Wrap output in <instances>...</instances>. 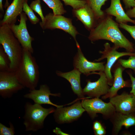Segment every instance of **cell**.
<instances>
[{
    "mask_svg": "<svg viewBox=\"0 0 135 135\" xmlns=\"http://www.w3.org/2000/svg\"><path fill=\"white\" fill-rule=\"evenodd\" d=\"M0 44L10 60V71L15 72L21 60L23 48L8 25L0 26Z\"/></svg>",
    "mask_w": 135,
    "mask_h": 135,
    "instance_id": "3957f363",
    "label": "cell"
},
{
    "mask_svg": "<svg viewBox=\"0 0 135 135\" xmlns=\"http://www.w3.org/2000/svg\"><path fill=\"white\" fill-rule=\"evenodd\" d=\"M98 74L100 77L94 82H91L90 80H86L87 84L82 89L83 94L90 98H99L101 96L106 95L110 88L104 72L100 71L98 72H93L91 73V74Z\"/></svg>",
    "mask_w": 135,
    "mask_h": 135,
    "instance_id": "8fae6325",
    "label": "cell"
},
{
    "mask_svg": "<svg viewBox=\"0 0 135 135\" xmlns=\"http://www.w3.org/2000/svg\"><path fill=\"white\" fill-rule=\"evenodd\" d=\"M10 61L2 46H0V71H10Z\"/></svg>",
    "mask_w": 135,
    "mask_h": 135,
    "instance_id": "603a6c76",
    "label": "cell"
},
{
    "mask_svg": "<svg viewBox=\"0 0 135 135\" xmlns=\"http://www.w3.org/2000/svg\"><path fill=\"white\" fill-rule=\"evenodd\" d=\"M2 0H0V12L4 13V11L3 8V6L2 4Z\"/></svg>",
    "mask_w": 135,
    "mask_h": 135,
    "instance_id": "d590c367",
    "label": "cell"
},
{
    "mask_svg": "<svg viewBox=\"0 0 135 135\" xmlns=\"http://www.w3.org/2000/svg\"><path fill=\"white\" fill-rule=\"evenodd\" d=\"M94 132L96 135H104L106 133V130L104 126L99 130H94Z\"/></svg>",
    "mask_w": 135,
    "mask_h": 135,
    "instance_id": "836d02e7",
    "label": "cell"
},
{
    "mask_svg": "<svg viewBox=\"0 0 135 135\" xmlns=\"http://www.w3.org/2000/svg\"><path fill=\"white\" fill-rule=\"evenodd\" d=\"M53 132L57 135H69L67 134L64 133L58 127H56L53 130Z\"/></svg>",
    "mask_w": 135,
    "mask_h": 135,
    "instance_id": "e575fe53",
    "label": "cell"
},
{
    "mask_svg": "<svg viewBox=\"0 0 135 135\" xmlns=\"http://www.w3.org/2000/svg\"><path fill=\"white\" fill-rule=\"evenodd\" d=\"M118 62L124 69H131L135 73V56H130L127 60L120 59Z\"/></svg>",
    "mask_w": 135,
    "mask_h": 135,
    "instance_id": "d4e9b609",
    "label": "cell"
},
{
    "mask_svg": "<svg viewBox=\"0 0 135 135\" xmlns=\"http://www.w3.org/2000/svg\"><path fill=\"white\" fill-rule=\"evenodd\" d=\"M85 111L81 102L78 100L70 106L56 108L53 116L58 124L70 123L77 120Z\"/></svg>",
    "mask_w": 135,
    "mask_h": 135,
    "instance_id": "9c48e42d",
    "label": "cell"
},
{
    "mask_svg": "<svg viewBox=\"0 0 135 135\" xmlns=\"http://www.w3.org/2000/svg\"><path fill=\"white\" fill-rule=\"evenodd\" d=\"M110 102L115 111L125 114L134 113L135 111V96L132 94L124 92L110 98Z\"/></svg>",
    "mask_w": 135,
    "mask_h": 135,
    "instance_id": "4fadbf2b",
    "label": "cell"
},
{
    "mask_svg": "<svg viewBox=\"0 0 135 135\" xmlns=\"http://www.w3.org/2000/svg\"><path fill=\"white\" fill-rule=\"evenodd\" d=\"M45 17V20L43 23H39L43 30H62L72 36L75 40L77 48L80 46L76 39V36L79 34L76 28L72 24V19L62 15H54L49 13Z\"/></svg>",
    "mask_w": 135,
    "mask_h": 135,
    "instance_id": "5b68a950",
    "label": "cell"
},
{
    "mask_svg": "<svg viewBox=\"0 0 135 135\" xmlns=\"http://www.w3.org/2000/svg\"><path fill=\"white\" fill-rule=\"evenodd\" d=\"M119 27V24L113 20L112 16L106 14L98 20L96 26L90 32L88 38L92 42L107 40L113 43L118 49L123 48L126 52H134L133 44L124 36Z\"/></svg>",
    "mask_w": 135,
    "mask_h": 135,
    "instance_id": "6da1fadb",
    "label": "cell"
},
{
    "mask_svg": "<svg viewBox=\"0 0 135 135\" xmlns=\"http://www.w3.org/2000/svg\"><path fill=\"white\" fill-rule=\"evenodd\" d=\"M28 1L24 3L22 10L28 16L30 22L32 24H35L38 23L39 19L36 16L33 12V10L28 6L27 3Z\"/></svg>",
    "mask_w": 135,
    "mask_h": 135,
    "instance_id": "cb8c5ba5",
    "label": "cell"
},
{
    "mask_svg": "<svg viewBox=\"0 0 135 135\" xmlns=\"http://www.w3.org/2000/svg\"><path fill=\"white\" fill-rule=\"evenodd\" d=\"M81 104L86 111L92 119L100 113L106 118H110L116 112L115 108L110 102L106 103L99 98L82 100Z\"/></svg>",
    "mask_w": 135,
    "mask_h": 135,
    "instance_id": "52a82bcc",
    "label": "cell"
},
{
    "mask_svg": "<svg viewBox=\"0 0 135 135\" xmlns=\"http://www.w3.org/2000/svg\"><path fill=\"white\" fill-rule=\"evenodd\" d=\"M20 16V20L18 25L13 24L9 25L22 48L28 50L33 54L34 51L32 44L34 39L30 36L28 30L26 23L28 20L26 15L22 12Z\"/></svg>",
    "mask_w": 135,
    "mask_h": 135,
    "instance_id": "30bf717a",
    "label": "cell"
},
{
    "mask_svg": "<svg viewBox=\"0 0 135 135\" xmlns=\"http://www.w3.org/2000/svg\"><path fill=\"white\" fill-rule=\"evenodd\" d=\"M110 6L104 11L105 14L116 17V22L119 24H127L131 22L135 25V20H132L126 14L121 4L120 0H110Z\"/></svg>",
    "mask_w": 135,
    "mask_h": 135,
    "instance_id": "ffe728a7",
    "label": "cell"
},
{
    "mask_svg": "<svg viewBox=\"0 0 135 135\" xmlns=\"http://www.w3.org/2000/svg\"><path fill=\"white\" fill-rule=\"evenodd\" d=\"M28 0H13L7 8L3 18L0 21V26L15 24L18 16L23 12L24 4Z\"/></svg>",
    "mask_w": 135,
    "mask_h": 135,
    "instance_id": "d6986e66",
    "label": "cell"
},
{
    "mask_svg": "<svg viewBox=\"0 0 135 135\" xmlns=\"http://www.w3.org/2000/svg\"><path fill=\"white\" fill-rule=\"evenodd\" d=\"M103 127L101 123L98 121H96L93 123V128L94 130L100 129Z\"/></svg>",
    "mask_w": 135,
    "mask_h": 135,
    "instance_id": "d6a6232c",
    "label": "cell"
},
{
    "mask_svg": "<svg viewBox=\"0 0 135 135\" xmlns=\"http://www.w3.org/2000/svg\"><path fill=\"white\" fill-rule=\"evenodd\" d=\"M10 127H6L0 123V135H14L15 134V128L13 124L10 122L9 123Z\"/></svg>",
    "mask_w": 135,
    "mask_h": 135,
    "instance_id": "83f0119b",
    "label": "cell"
},
{
    "mask_svg": "<svg viewBox=\"0 0 135 135\" xmlns=\"http://www.w3.org/2000/svg\"><path fill=\"white\" fill-rule=\"evenodd\" d=\"M24 114L23 124L26 132H35L44 127V121L49 114L54 113L55 109L53 107H43L40 104H32L27 102L24 106Z\"/></svg>",
    "mask_w": 135,
    "mask_h": 135,
    "instance_id": "277c9868",
    "label": "cell"
},
{
    "mask_svg": "<svg viewBox=\"0 0 135 135\" xmlns=\"http://www.w3.org/2000/svg\"><path fill=\"white\" fill-rule=\"evenodd\" d=\"M104 48L103 51L100 50L99 53L102 54L100 58L94 60V62H99L102 60L106 58L107 62L105 66L104 71L107 79L108 84L112 86L113 82V78L111 73V68L113 65L120 58L125 56H135V53L127 52H119L118 49L114 45L111 47L110 44L108 42L104 44Z\"/></svg>",
    "mask_w": 135,
    "mask_h": 135,
    "instance_id": "8992f818",
    "label": "cell"
},
{
    "mask_svg": "<svg viewBox=\"0 0 135 135\" xmlns=\"http://www.w3.org/2000/svg\"><path fill=\"white\" fill-rule=\"evenodd\" d=\"M30 6L31 8L37 13L40 17L42 21L40 23H43L45 21V17L43 14L40 0H34L31 3Z\"/></svg>",
    "mask_w": 135,
    "mask_h": 135,
    "instance_id": "484cf974",
    "label": "cell"
},
{
    "mask_svg": "<svg viewBox=\"0 0 135 135\" xmlns=\"http://www.w3.org/2000/svg\"><path fill=\"white\" fill-rule=\"evenodd\" d=\"M113 124L112 133L117 135L124 126L126 128L135 125V115L134 113L125 114L116 112L110 118Z\"/></svg>",
    "mask_w": 135,
    "mask_h": 135,
    "instance_id": "e0dca14e",
    "label": "cell"
},
{
    "mask_svg": "<svg viewBox=\"0 0 135 135\" xmlns=\"http://www.w3.org/2000/svg\"></svg>",
    "mask_w": 135,
    "mask_h": 135,
    "instance_id": "74e56055",
    "label": "cell"
},
{
    "mask_svg": "<svg viewBox=\"0 0 135 135\" xmlns=\"http://www.w3.org/2000/svg\"><path fill=\"white\" fill-rule=\"evenodd\" d=\"M52 10L54 15H62L66 12L60 0H42Z\"/></svg>",
    "mask_w": 135,
    "mask_h": 135,
    "instance_id": "7402d4cb",
    "label": "cell"
},
{
    "mask_svg": "<svg viewBox=\"0 0 135 135\" xmlns=\"http://www.w3.org/2000/svg\"><path fill=\"white\" fill-rule=\"evenodd\" d=\"M66 6H70L73 9L79 8L84 6L86 2L85 0H62Z\"/></svg>",
    "mask_w": 135,
    "mask_h": 135,
    "instance_id": "4316f807",
    "label": "cell"
},
{
    "mask_svg": "<svg viewBox=\"0 0 135 135\" xmlns=\"http://www.w3.org/2000/svg\"><path fill=\"white\" fill-rule=\"evenodd\" d=\"M126 10L135 6V0H122Z\"/></svg>",
    "mask_w": 135,
    "mask_h": 135,
    "instance_id": "4dcf8cb0",
    "label": "cell"
},
{
    "mask_svg": "<svg viewBox=\"0 0 135 135\" xmlns=\"http://www.w3.org/2000/svg\"><path fill=\"white\" fill-rule=\"evenodd\" d=\"M9 4L8 2V0H6L4 6V7L6 8H7L9 5Z\"/></svg>",
    "mask_w": 135,
    "mask_h": 135,
    "instance_id": "8d00e7d4",
    "label": "cell"
},
{
    "mask_svg": "<svg viewBox=\"0 0 135 135\" xmlns=\"http://www.w3.org/2000/svg\"><path fill=\"white\" fill-rule=\"evenodd\" d=\"M119 27L128 32L135 40V25L130 26L125 24H119Z\"/></svg>",
    "mask_w": 135,
    "mask_h": 135,
    "instance_id": "f1b7e54d",
    "label": "cell"
},
{
    "mask_svg": "<svg viewBox=\"0 0 135 135\" xmlns=\"http://www.w3.org/2000/svg\"><path fill=\"white\" fill-rule=\"evenodd\" d=\"M56 73L58 76L64 78L69 82L73 92L77 96L79 99L85 98L80 85V76L82 73L80 72L74 68L72 70L67 72L57 70Z\"/></svg>",
    "mask_w": 135,
    "mask_h": 135,
    "instance_id": "ac0fdd59",
    "label": "cell"
},
{
    "mask_svg": "<svg viewBox=\"0 0 135 135\" xmlns=\"http://www.w3.org/2000/svg\"><path fill=\"white\" fill-rule=\"evenodd\" d=\"M29 92L24 96L26 98L32 100L34 103L40 105L48 104L54 106L56 108L63 107V106L58 105L52 102L50 99V96H59L60 94H52L50 92L49 87L46 84L40 86L38 89H36L29 90Z\"/></svg>",
    "mask_w": 135,
    "mask_h": 135,
    "instance_id": "5bb4252c",
    "label": "cell"
},
{
    "mask_svg": "<svg viewBox=\"0 0 135 135\" xmlns=\"http://www.w3.org/2000/svg\"><path fill=\"white\" fill-rule=\"evenodd\" d=\"M127 72L130 78L131 82V87L132 89L130 93L135 96V78L133 76L132 73L130 71H127Z\"/></svg>",
    "mask_w": 135,
    "mask_h": 135,
    "instance_id": "f546056e",
    "label": "cell"
},
{
    "mask_svg": "<svg viewBox=\"0 0 135 135\" xmlns=\"http://www.w3.org/2000/svg\"><path fill=\"white\" fill-rule=\"evenodd\" d=\"M32 54L28 50L23 49L21 60L15 72L20 83L29 90L36 89L40 78L39 66Z\"/></svg>",
    "mask_w": 135,
    "mask_h": 135,
    "instance_id": "7a4b0ae2",
    "label": "cell"
},
{
    "mask_svg": "<svg viewBox=\"0 0 135 135\" xmlns=\"http://www.w3.org/2000/svg\"><path fill=\"white\" fill-rule=\"evenodd\" d=\"M24 88L18 80L15 72L0 71V95L3 98H10Z\"/></svg>",
    "mask_w": 135,
    "mask_h": 135,
    "instance_id": "ba28073f",
    "label": "cell"
},
{
    "mask_svg": "<svg viewBox=\"0 0 135 135\" xmlns=\"http://www.w3.org/2000/svg\"><path fill=\"white\" fill-rule=\"evenodd\" d=\"M85 0L94 12L98 20L105 16L106 14L104 11L101 10V8L107 0Z\"/></svg>",
    "mask_w": 135,
    "mask_h": 135,
    "instance_id": "44dd1931",
    "label": "cell"
},
{
    "mask_svg": "<svg viewBox=\"0 0 135 135\" xmlns=\"http://www.w3.org/2000/svg\"><path fill=\"white\" fill-rule=\"evenodd\" d=\"M114 68L113 71L114 78L112 84L108 93L102 96L103 99L110 98L116 95L118 90L122 88L131 86V84L129 80H124L123 79L122 73L125 69L118 62Z\"/></svg>",
    "mask_w": 135,
    "mask_h": 135,
    "instance_id": "2e32d148",
    "label": "cell"
},
{
    "mask_svg": "<svg viewBox=\"0 0 135 135\" xmlns=\"http://www.w3.org/2000/svg\"><path fill=\"white\" fill-rule=\"evenodd\" d=\"M77 52L74 56L73 64L74 68L86 76L96 71L104 72L105 62H94L88 61L84 56L80 47L77 48Z\"/></svg>",
    "mask_w": 135,
    "mask_h": 135,
    "instance_id": "7c38bea8",
    "label": "cell"
},
{
    "mask_svg": "<svg viewBox=\"0 0 135 135\" xmlns=\"http://www.w3.org/2000/svg\"><path fill=\"white\" fill-rule=\"evenodd\" d=\"M72 13L73 16L80 21L90 32L97 24L98 20L92 9L87 3L82 7L73 9Z\"/></svg>",
    "mask_w": 135,
    "mask_h": 135,
    "instance_id": "9a60e30c",
    "label": "cell"
},
{
    "mask_svg": "<svg viewBox=\"0 0 135 135\" xmlns=\"http://www.w3.org/2000/svg\"><path fill=\"white\" fill-rule=\"evenodd\" d=\"M126 12L130 18H135V6L132 8L127 10Z\"/></svg>",
    "mask_w": 135,
    "mask_h": 135,
    "instance_id": "1f68e13d",
    "label": "cell"
}]
</instances>
